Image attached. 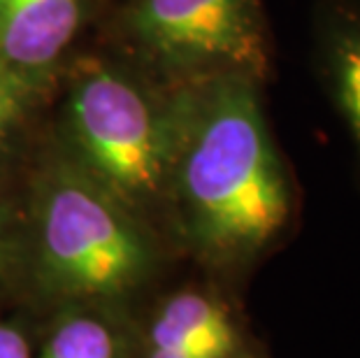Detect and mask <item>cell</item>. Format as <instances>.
<instances>
[{
  "label": "cell",
  "instance_id": "obj_4",
  "mask_svg": "<svg viewBox=\"0 0 360 358\" xmlns=\"http://www.w3.org/2000/svg\"><path fill=\"white\" fill-rule=\"evenodd\" d=\"M124 33L165 87L219 77L265 84L274 68L263 0H133Z\"/></svg>",
  "mask_w": 360,
  "mask_h": 358
},
{
  "label": "cell",
  "instance_id": "obj_9",
  "mask_svg": "<svg viewBox=\"0 0 360 358\" xmlns=\"http://www.w3.org/2000/svg\"><path fill=\"white\" fill-rule=\"evenodd\" d=\"M35 89V82L21 77L0 60V147L21 124Z\"/></svg>",
  "mask_w": 360,
  "mask_h": 358
},
{
  "label": "cell",
  "instance_id": "obj_5",
  "mask_svg": "<svg viewBox=\"0 0 360 358\" xmlns=\"http://www.w3.org/2000/svg\"><path fill=\"white\" fill-rule=\"evenodd\" d=\"M149 358H249L231 302L214 288H181L160 305Z\"/></svg>",
  "mask_w": 360,
  "mask_h": 358
},
{
  "label": "cell",
  "instance_id": "obj_3",
  "mask_svg": "<svg viewBox=\"0 0 360 358\" xmlns=\"http://www.w3.org/2000/svg\"><path fill=\"white\" fill-rule=\"evenodd\" d=\"M35 242L44 277L84 298L130 291L154 261L135 212L79 165L53 167L42 181Z\"/></svg>",
  "mask_w": 360,
  "mask_h": 358
},
{
  "label": "cell",
  "instance_id": "obj_2",
  "mask_svg": "<svg viewBox=\"0 0 360 358\" xmlns=\"http://www.w3.org/2000/svg\"><path fill=\"white\" fill-rule=\"evenodd\" d=\"M179 112V87L149 91L101 58L72 68L63 108L79 167L133 212L167 203Z\"/></svg>",
  "mask_w": 360,
  "mask_h": 358
},
{
  "label": "cell",
  "instance_id": "obj_8",
  "mask_svg": "<svg viewBox=\"0 0 360 358\" xmlns=\"http://www.w3.org/2000/svg\"><path fill=\"white\" fill-rule=\"evenodd\" d=\"M42 358H117V340L94 317H68L51 331Z\"/></svg>",
  "mask_w": 360,
  "mask_h": 358
},
{
  "label": "cell",
  "instance_id": "obj_11",
  "mask_svg": "<svg viewBox=\"0 0 360 358\" xmlns=\"http://www.w3.org/2000/svg\"><path fill=\"white\" fill-rule=\"evenodd\" d=\"M0 251H3V217H0Z\"/></svg>",
  "mask_w": 360,
  "mask_h": 358
},
{
  "label": "cell",
  "instance_id": "obj_6",
  "mask_svg": "<svg viewBox=\"0 0 360 358\" xmlns=\"http://www.w3.org/2000/svg\"><path fill=\"white\" fill-rule=\"evenodd\" d=\"M84 21V0H0V60L40 84Z\"/></svg>",
  "mask_w": 360,
  "mask_h": 358
},
{
  "label": "cell",
  "instance_id": "obj_7",
  "mask_svg": "<svg viewBox=\"0 0 360 358\" xmlns=\"http://www.w3.org/2000/svg\"><path fill=\"white\" fill-rule=\"evenodd\" d=\"M314 58L321 87L347 126L360 163V0H321Z\"/></svg>",
  "mask_w": 360,
  "mask_h": 358
},
{
  "label": "cell",
  "instance_id": "obj_1",
  "mask_svg": "<svg viewBox=\"0 0 360 358\" xmlns=\"http://www.w3.org/2000/svg\"><path fill=\"white\" fill-rule=\"evenodd\" d=\"M179 135L167 205L191 254L240 275L297 224L300 191L272 135L263 84L219 77L179 87Z\"/></svg>",
  "mask_w": 360,
  "mask_h": 358
},
{
  "label": "cell",
  "instance_id": "obj_10",
  "mask_svg": "<svg viewBox=\"0 0 360 358\" xmlns=\"http://www.w3.org/2000/svg\"><path fill=\"white\" fill-rule=\"evenodd\" d=\"M0 358H33L28 340L14 326L0 324Z\"/></svg>",
  "mask_w": 360,
  "mask_h": 358
}]
</instances>
